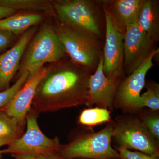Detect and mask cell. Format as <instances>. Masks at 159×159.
Wrapping results in <instances>:
<instances>
[{"instance_id": "obj_1", "label": "cell", "mask_w": 159, "mask_h": 159, "mask_svg": "<svg viewBox=\"0 0 159 159\" xmlns=\"http://www.w3.org/2000/svg\"><path fill=\"white\" fill-rule=\"evenodd\" d=\"M66 57L48 66L37 86L32 107L39 114L87 104L94 71Z\"/></svg>"}, {"instance_id": "obj_2", "label": "cell", "mask_w": 159, "mask_h": 159, "mask_svg": "<svg viewBox=\"0 0 159 159\" xmlns=\"http://www.w3.org/2000/svg\"><path fill=\"white\" fill-rule=\"evenodd\" d=\"M51 18L46 20L27 46L17 78L25 72L31 76L46 64L54 63L68 57L54 31Z\"/></svg>"}, {"instance_id": "obj_3", "label": "cell", "mask_w": 159, "mask_h": 159, "mask_svg": "<svg viewBox=\"0 0 159 159\" xmlns=\"http://www.w3.org/2000/svg\"><path fill=\"white\" fill-rule=\"evenodd\" d=\"M53 19L54 31L70 59L95 71L102 54L101 39Z\"/></svg>"}, {"instance_id": "obj_4", "label": "cell", "mask_w": 159, "mask_h": 159, "mask_svg": "<svg viewBox=\"0 0 159 159\" xmlns=\"http://www.w3.org/2000/svg\"><path fill=\"white\" fill-rule=\"evenodd\" d=\"M52 3L57 20L102 39V1L55 0Z\"/></svg>"}, {"instance_id": "obj_5", "label": "cell", "mask_w": 159, "mask_h": 159, "mask_svg": "<svg viewBox=\"0 0 159 159\" xmlns=\"http://www.w3.org/2000/svg\"><path fill=\"white\" fill-rule=\"evenodd\" d=\"M113 124L109 123L97 132L77 137L65 145H61L58 153L68 159H119V152L112 147Z\"/></svg>"}, {"instance_id": "obj_6", "label": "cell", "mask_w": 159, "mask_h": 159, "mask_svg": "<svg viewBox=\"0 0 159 159\" xmlns=\"http://www.w3.org/2000/svg\"><path fill=\"white\" fill-rule=\"evenodd\" d=\"M39 113L33 107L26 117L27 129L19 139L1 150L2 154L34 156L58 152L61 147L58 137L50 139L43 133L38 123Z\"/></svg>"}, {"instance_id": "obj_7", "label": "cell", "mask_w": 159, "mask_h": 159, "mask_svg": "<svg viewBox=\"0 0 159 159\" xmlns=\"http://www.w3.org/2000/svg\"><path fill=\"white\" fill-rule=\"evenodd\" d=\"M112 137L119 147L135 149L158 158L159 141L151 134L139 116H127L113 124Z\"/></svg>"}, {"instance_id": "obj_8", "label": "cell", "mask_w": 159, "mask_h": 159, "mask_svg": "<svg viewBox=\"0 0 159 159\" xmlns=\"http://www.w3.org/2000/svg\"><path fill=\"white\" fill-rule=\"evenodd\" d=\"M102 3L105 28L102 51L104 74L108 78L115 76L125 78L123 68L125 31L114 22L107 7Z\"/></svg>"}, {"instance_id": "obj_9", "label": "cell", "mask_w": 159, "mask_h": 159, "mask_svg": "<svg viewBox=\"0 0 159 159\" xmlns=\"http://www.w3.org/2000/svg\"><path fill=\"white\" fill-rule=\"evenodd\" d=\"M158 54L157 48L138 69L122 80L115 95L114 107L128 111L141 108V92L145 86L147 73L153 66V58Z\"/></svg>"}, {"instance_id": "obj_10", "label": "cell", "mask_w": 159, "mask_h": 159, "mask_svg": "<svg viewBox=\"0 0 159 159\" xmlns=\"http://www.w3.org/2000/svg\"><path fill=\"white\" fill-rule=\"evenodd\" d=\"M157 43L140 29L137 20L126 26L123 63L125 76L132 73L145 61L156 49Z\"/></svg>"}, {"instance_id": "obj_11", "label": "cell", "mask_w": 159, "mask_h": 159, "mask_svg": "<svg viewBox=\"0 0 159 159\" xmlns=\"http://www.w3.org/2000/svg\"><path fill=\"white\" fill-rule=\"evenodd\" d=\"M103 66L102 54L97 69L90 78L86 106L95 105L99 108L111 110L113 107L117 88L124 78L117 76L108 78L104 74Z\"/></svg>"}, {"instance_id": "obj_12", "label": "cell", "mask_w": 159, "mask_h": 159, "mask_svg": "<svg viewBox=\"0 0 159 159\" xmlns=\"http://www.w3.org/2000/svg\"><path fill=\"white\" fill-rule=\"evenodd\" d=\"M48 70L43 66L31 76H29L22 88L9 104L0 110L8 116L16 118L25 129L26 117L32 107V102L38 85Z\"/></svg>"}, {"instance_id": "obj_13", "label": "cell", "mask_w": 159, "mask_h": 159, "mask_svg": "<svg viewBox=\"0 0 159 159\" xmlns=\"http://www.w3.org/2000/svg\"><path fill=\"white\" fill-rule=\"evenodd\" d=\"M38 30L33 26L21 34L11 48L0 54V92L10 87V83L18 71L20 63L26 48Z\"/></svg>"}, {"instance_id": "obj_14", "label": "cell", "mask_w": 159, "mask_h": 159, "mask_svg": "<svg viewBox=\"0 0 159 159\" xmlns=\"http://www.w3.org/2000/svg\"><path fill=\"white\" fill-rule=\"evenodd\" d=\"M111 16L120 29L125 31L126 26L136 21L144 0L102 1Z\"/></svg>"}, {"instance_id": "obj_15", "label": "cell", "mask_w": 159, "mask_h": 159, "mask_svg": "<svg viewBox=\"0 0 159 159\" xmlns=\"http://www.w3.org/2000/svg\"><path fill=\"white\" fill-rule=\"evenodd\" d=\"M159 5L156 0H144L137 23L140 29L157 43L159 39Z\"/></svg>"}, {"instance_id": "obj_16", "label": "cell", "mask_w": 159, "mask_h": 159, "mask_svg": "<svg viewBox=\"0 0 159 159\" xmlns=\"http://www.w3.org/2000/svg\"><path fill=\"white\" fill-rule=\"evenodd\" d=\"M44 18V14L39 12L14 14L0 20V30H7L18 36L31 27L37 25Z\"/></svg>"}, {"instance_id": "obj_17", "label": "cell", "mask_w": 159, "mask_h": 159, "mask_svg": "<svg viewBox=\"0 0 159 159\" xmlns=\"http://www.w3.org/2000/svg\"><path fill=\"white\" fill-rule=\"evenodd\" d=\"M0 7H6L15 11L24 10L34 12L43 11L55 18L52 1L47 0H0Z\"/></svg>"}, {"instance_id": "obj_18", "label": "cell", "mask_w": 159, "mask_h": 159, "mask_svg": "<svg viewBox=\"0 0 159 159\" xmlns=\"http://www.w3.org/2000/svg\"><path fill=\"white\" fill-rule=\"evenodd\" d=\"M24 133V129L13 117L0 111V146L9 145L19 139Z\"/></svg>"}, {"instance_id": "obj_19", "label": "cell", "mask_w": 159, "mask_h": 159, "mask_svg": "<svg viewBox=\"0 0 159 159\" xmlns=\"http://www.w3.org/2000/svg\"><path fill=\"white\" fill-rule=\"evenodd\" d=\"M110 118L108 110L96 107L83 111L78 118V123L82 125L91 126L109 122Z\"/></svg>"}, {"instance_id": "obj_20", "label": "cell", "mask_w": 159, "mask_h": 159, "mask_svg": "<svg viewBox=\"0 0 159 159\" xmlns=\"http://www.w3.org/2000/svg\"><path fill=\"white\" fill-rule=\"evenodd\" d=\"M145 107L152 110L159 109V85L154 81L148 83L147 91L141 95L140 108Z\"/></svg>"}, {"instance_id": "obj_21", "label": "cell", "mask_w": 159, "mask_h": 159, "mask_svg": "<svg viewBox=\"0 0 159 159\" xmlns=\"http://www.w3.org/2000/svg\"><path fill=\"white\" fill-rule=\"evenodd\" d=\"M28 72H25L18 77L14 84L6 91L0 92V110L11 102L15 95L22 87L29 77Z\"/></svg>"}, {"instance_id": "obj_22", "label": "cell", "mask_w": 159, "mask_h": 159, "mask_svg": "<svg viewBox=\"0 0 159 159\" xmlns=\"http://www.w3.org/2000/svg\"><path fill=\"white\" fill-rule=\"evenodd\" d=\"M145 112L139 116L151 134L159 141V116L157 112Z\"/></svg>"}, {"instance_id": "obj_23", "label": "cell", "mask_w": 159, "mask_h": 159, "mask_svg": "<svg viewBox=\"0 0 159 159\" xmlns=\"http://www.w3.org/2000/svg\"><path fill=\"white\" fill-rule=\"evenodd\" d=\"M119 159H158L139 151H131L123 147L117 148Z\"/></svg>"}, {"instance_id": "obj_24", "label": "cell", "mask_w": 159, "mask_h": 159, "mask_svg": "<svg viewBox=\"0 0 159 159\" xmlns=\"http://www.w3.org/2000/svg\"><path fill=\"white\" fill-rule=\"evenodd\" d=\"M16 37V35L10 31L0 30V54L6 52L14 42Z\"/></svg>"}, {"instance_id": "obj_25", "label": "cell", "mask_w": 159, "mask_h": 159, "mask_svg": "<svg viewBox=\"0 0 159 159\" xmlns=\"http://www.w3.org/2000/svg\"><path fill=\"white\" fill-rule=\"evenodd\" d=\"M11 156L16 159H68L62 157L58 152L39 155L26 156L12 155Z\"/></svg>"}, {"instance_id": "obj_26", "label": "cell", "mask_w": 159, "mask_h": 159, "mask_svg": "<svg viewBox=\"0 0 159 159\" xmlns=\"http://www.w3.org/2000/svg\"><path fill=\"white\" fill-rule=\"evenodd\" d=\"M16 11H17L9 8L0 7V20L15 14Z\"/></svg>"}, {"instance_id": "obj_27", "label": "cell", "mask_w": 159, "mask_h": 159, "mask_svg": "<svg viewBox=\"0 0 159 159\" xmlns=\"http://www.w3.org/2000/svg\"><path fill=\"white\" fill-rule=\"evenodd\" d=\"M1 147V146H0ZM2 154L1 152V150H0V159H2L3 158Z\"/></svg>"}, {"instance_id": "obj_28", "label": "cell", "mask_w": 159, "mask_h": 159, "mask_svg": "<svg viewBox=\"0 0 159 159\" xmlns=\"http://www.w3.org/2000/svg\"></svg>"}]
</instances>
